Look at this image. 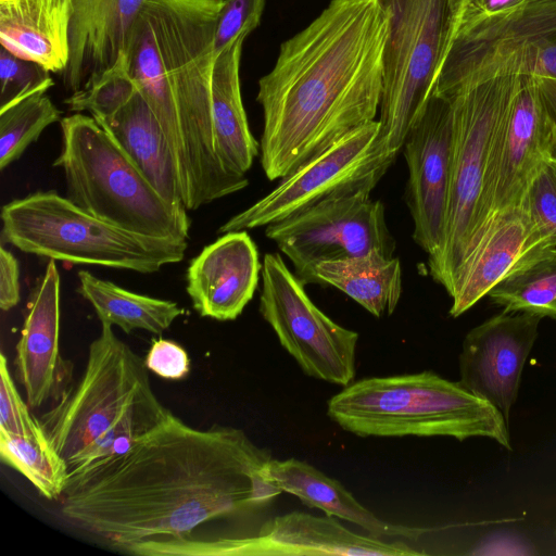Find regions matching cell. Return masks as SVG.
I'll return each instance as SVG.
<instances>
[{
  "mask_svg": "<svg viewBox=\"0 0 556 556\" xmlns=\"http://www.w3.org/2000/svg\"><path fill=\"white\" fill-rule=\"evenodd\" d=\"M270 459L241 429H197L169 413L127 453L68 481L61 514L122 551L189 535L211 519L269 505L281 493L265 476Z\"/></svg>",
  "mask_w": 556,
  "mask_h": 556,
  "instance_id": "1",
  "label": "cell"
},
{
  "mask_svg": "<svg viewBox=\"0 0 556 556\" xmlns=\"http://www.w3.org/2000/svg\"><path fill=\"white\" fill-rule=\"evenodd\" d=\"M388 33L389 12L379 0H332L281 43L256 94L261 165L269 180L376 119Z\"/></svg>",
  "mask_w": 556,
  "mask_h": 556,
  "instance_id": "2",
  "label": "cell"
},
{
  "mask_svg": "<svg viewBox=\"0 0 556 556\" xmlns=\"http://www.w3.org/2000/svg\"><path fill=\"white\" fill-rule=\"evenodd\" d=\"M224 0H146L127 47L130 74L177 160L184 204L193 211L244 189L214 148V35Z\"/></svg>",
  "mask_w": 556,
  "mask_h": 556,
  "instance_id": "3",
  "label": "cell"
},
{
  "mask_svg": "<svg viewBox=\"0 0 556 556\" xmlns=\"http://www.w3.org/2000/svg\"><path fill=\"white\" fill-rule=\"evenodd\" d=\"M519 75H500L452 94L453 143L444 240L428 258L432 279L450 294L456 274L485 231L500 148Z\"/></svg>",
  "mask_w": 556,
  "mask_h": 556,
  "instance_id": "4",
  "label": "cell"
},
{
  "mask_svg": "<svg viewBox=\"0 0 556 556\" xmlns=\"http://www.w3.org/2000/svg\"><path fill=\"white\" fill-rule=\"evenodd\" d=\"M327 415L358 437H484L511 450L494 405L430 370L352 382L330 397Z\"/></svg>",
  "mask_w": 556,
  "mask_h": 556,
  "instance_id": "5",
  "label": "cell"
},
{
  "mask_svg": "<svg viewBox=\"0 0 556 556\" xmlns=\"http://www.w3.org/2000/svg\"><path fill=\"white\" fill-rule=\"evenodd\" d=\"M65 197L92 216L131 233L187 240L188 211L170 205L92 116L60 121Z\"/></svg>",
  "mask_w": 556,
  "mask_h": 556,
  "instance_id": "6",
  "label": "cell"
},
{
  "mask_svg": "<svg viewBox=\"0 0 556 556\" xmlns=\"http://www.w3.org/2000/svg\"><path fill=\"white\" fill-rule=\"evenodd\" d=\"M1 236L22 252L72 264L152 274L185 257L187 240L128 232L55 191H37L1 208Z\"/></svg>",
  "mask_w": 556,
  "mask_h": 556,
  "instance_id": "7",
  "label": "cell"
},
{
  "mask_svg": "<svg viewBox=\"0 0 556 556\" xmlns=\"http://www.w3.org/2000/svg\"><path fill=\"white\" fill-rule=\"evenodd\" d=\"M389 12L379 108L387 149L402 151L453 40L464 0H379Z\"/></svg>",
  "mask_w": 556,
  "mask_h": 556,
  "instance_id": "8",
  "label": "cell"
},
{
  "mask_svg": "<svg viewBox=\"0 0 556 556\" xmlns=\"http://www.w3.org/2000/svg\"><path fill=\"white\" fill-rule=\"evenodd\" d=\"M500 75L556 79V0L459 23L433 92L448 96Z\"/></svg>",
  "mask_w": 556,
  "mask_h": 556,
  "instance_id": "9",
  "label": "cell"
},
{
  "mask_svg": "<svg viewBox=\"0 0 556 556\" xmlns=\"http://www.w3.org/2000/svg\"><path fill=\"white\" fill-rule=\"evenodd\" d=\"M153 392L146 367L112 325L101 331L88 352L84 374L39 418L42 429L70 466L140 397Z\"/></svg>",
  "mask_w": 556,
  "mask_h": 556,
  "instance_id": "10",
  "label": "cell"
},
{
  "mask_svg": "<svg viewBox=\"0 0 556 556\" xmlns=\"http://www.w3.org/2000/svg\"><path fill=\"white\" fill-rule=\"evenodd\" d=\"M396 156L381 138L379 121L366 123L305 161L218 232L268 226L325 200L370 194Z\"/></svg>",
  "mask_w": 556,
  "mask_h": 556,
  "instance_id": "11",
  "label": "cell"
},
{
  "mask_svg": "<svg viewBox=\"0 0 556 556\" xmlns=\"http://www.w3.org/2000/svg\"><path fill=\"white\" fill-rule=\"evenodd\" d=\"M127 552L142 556H417L403 541L387 542L349 530L334 517L292 511L265 522L257 534L215 540L189 535L138 542Z\"/></svg>",
  "mask_w": 556,
  "mask_h": 556,
  "instance_id": "12",
  "label": "cell"
},
{
  "mask_svg": "<svg viewBox=\"0 0 556 556\" xmlns=\"http://www.w3.org/2000/svg\"><path fill=\"white\" fill-rule=\"evenodd\" d=\"M260 313L281 346L313 378L346 387L355 378L358 333L321 312L279 253L262 264Z\"/></svg>",
  "mask_w": 556,
  "mask_h": 556,
  "instance_id": "13",
  "label": "cell"
},
{
  "mask_svg": "<svg viewBox=\"0 0 556 556\" xmlns=\"http://www.w3.org/2000/svg\"><path fill=\"white\" fill-rule=\"evenodd\" d=\"M265 235L290 260L304 283L314 282V268L324 261H338L377 251L394 256L381 201L369 194L325 200L283 220L270 224Z\"/></svg>",
  "mask_w": 556,
  "mask_h": 556,
  "instance_id": "14",
  "label": "cell"
},
{
  "mask_svg": "<svg viewBox=\"0 0 556 556\" xmlns=\"http://www.w3.org/2000/svg\"><path fill=\"white\" fill-rule=\"evenodd\" d=\"M452 143V101L432 92L402 147L408 167L405 200L414 223L413 239L428 258L440 252L444 240Z\"/></svg>",
  "mask_w": 556,
  "mask_h": 556,
  "instance_id": "15",
  "label": "cell"
},
{
  "mask_svg": "<svg viewBox=\"0 0 556 556\" xmlns=\"http://www.w3.org/2000/svg\"><path fill=\"white\" fill-rule=\"evenodd\" d=\"M541 319L502 312L472 328L463 342L460 386L494 405L507 424Z\"/></svg>",
  "mask_w": 556,
  "mask_h": 556,
  "instance_id": "16",
  "label": "cell"
},
{
  "mask_svg": "<svg viewBox=\"0 0 556 556\" xmlns=\"http://www.w3.org/2000/svg\"><path fill=\"white\" fill-rule=\"evenodd\" d=\"M554 140L555 124L538 78L519 76L500 148L485 231L494 218L520 206L532 178L551 157Z\"/></svg>",
  "mask_w": 556,
  "mask_h": 556,
  "instance_id": "17",
  "label": "cell"
},
{
  "mask_svg": "<svg viewBox=\"0 0 556 556\" xmlns=\"http://www.w3.org/2000/svg\"><path fill=\"white\" fill-rule=\"evenodd\" d=\"M60 285L54 260H49L29 294L15 348V375L30 409L56 402L72 380L73 365L60 353Z\"/></svg>",
  "mask_w": 556,
  "mask_h": 556,
  "instance_id": "18",
  "label": "cell"
},
{
  "mask_svg": "<svg viewBox=\"0 0 556 556\" xmlns=\"http://www.w3.org/2000/svg\"><path fill=\"white\" fill-rule=\"evenodd\" d=\"M262 270L256 244L245 230L225 232L204 247L187 269V293L202 317L236 319L252 300Z\"/></svg>",
  "mask_w": 556,
  "mask_h": 556,
  "instance_id": "19",
  "label": "cell"
},
{
  "mask_svg": "<svg viewBox=\"0 0 556 556\" xmlns=\"http://www.w3.org/2000/svg\"><path fill=\"white\" fill-rule=\"evenodd\" d=\"M146 0H72L68 60L60 75L72 93L127 53L134 25Z\"/></svg>",
  "mask_w": 556,
  "mask_h": 556,
  "instance_id": "20",
  "label": "cell"
},
{
  "mask_svg": "<svg viewBox=\"0 0 556 556\" xmlns=\"http://www.w3.org/2000/svg\"><path fill=\"white\" fill-rule=\"evenodd\" d=\"M542 250L521 206L493 219L473 252L458 269L450 292V315L458 317L472 307L518 263Z\"/></svg>",
  "mask_w": 556,
  "mask_h": 556,
  "instance_id": "21",
  "label": "cell"
},
{
  "mask_svg": "<svg viewBox=\"0 0 556 556\" xmlns=\"http://www.w3.org/2000/svg\"><path fill=\"white\" fill-rule=\"evenodd\" d=\"M267 480L285 493L298 497L305 506L318 508L326 515L352 522L368 534L384 539L417 540L428 528L391 523L364 507L338 480L332 479L295 458H271L265 467Z\"/></svg>",
  "mask_w": 556,
  "mask_h": 556,
  "instance_id": "22",
  "label": "cell"
},
{
  "mask_svg": "<svg viewBox=\"0 0 556 556\" xmlns=\"http://www.w3.org/2000/svg\"><path fill=\"white\" fill-rule=\"evenodd\" d=\"M72 14V0H0L1 47L61 75Z\"/></svg>",
  "mask_w": 556,
  "mask_h": 556,
  "instance_id": "23",
  "label": "cell"
},
{
  "mask_svg": "<svg viewBox=\"0 0 556 556\" xmlns=\"http://www.w3.org/2000/svg\"><path fill=\"white\" fill-rule=\"evenodd\" d=\"M97 123L165 201L187 210L177 160L156 116L139 91L114 116Z\"/></svg>",
  "mask_w": 556,
  "mask_h": 556,
  "instance_id": "24",
  "label": "cell"
},
{
  "mask_svg": "<svg viewBox=\"0 0 556 556\" xmlns=\"http://www.w3.org/2000/svg\"><path fill=\"white\" fill-rule=\"evenodd\" d=\"M242 36L215 60L212 76V123L215 153L230 173L245 175L260 153L244 111L240 88Z\"/></svg>",
  "mask_w": 556,
  "mask_h": 556,
  "instance_id": "25",
  "label": "cell"
},
{
  "mask_svg": "<svg viewBox=\"0 0 556 556\" xmlns=\"http://www.w3.org/2000/svg\"><path fill=\"white\" fill-rule=\"evenodd\" d=\"M314 282L332 286L375 317L391 315L402 293L400 260L377 251L338 261H324L314 268Z\"/></svg>",
  "mask_w": 556,
  "mask_h": 556,
  "instance_id": "26",
  "label": "cell"
},
{
  "mask_svg": "<svg viewBox=\"0 0 556 556\" xmlns=\"http://www.w3.org/2000/svg\"><path fill=\"white\" fill-rule=\"evenodd\" d=\"M77 278V292L91 304L101 324L126 333L141 329L162 334L184 313L173 301L134 293L88 270H79Z\"/></svg>",
  "mask_w": 556,
  "mask_h": 556,
  "instance_id": "27",
  "label": "cell"
},
{
  "mask_svg": "<svg viewBox=\"0 0 556 556\" xmlns=\"http://www.w3.org/2000/svg\"><path fill=\"white\" fill-rule=\"evenodd\" d=\"M488 295L505 313L556 318V247L528 254Z\"/></svg>",
  "mask_w": 556,
  "mask_h": 556,
  "instance_id": "28",
  "label": "cell"
},
{
  "mask_svg": "<svg viewBox=\"0 0 556 556\" xmlns=\"http://www.w3.org/2000/svg\"><path fill=\"white\" fill-rule=\"evenodd\" d=\"M169 413L154 392L137 400L114 426L90 443L68 466L67 482L127 453Z\"/></svg>",
  "mask_w": 556,
  "mask_h": 556,
  "instance_id": "29",
  "label": "cell"
},
{
  "mask_svg": "<svg viewBox=\"0 0 556 556\" xmlns=\"http://www.w3.org/2000/svg\"><path fill=\"white\" fill-rule=\"evenodd\" d=\"M0 456L21 472L48 500L60 501L68 478V465L46 433L21 437L0 430Z\"/></svg>",
  "mask_w": 556,
  "mask_h": 556,
  "instance_id": "30",
  "label": "cell"
},
{
  "mask_svg": "<svg viewBox=\"0 0 556 556\" xmlns=\"http://www.w3.org/2000/svg\"><path fill=\"white\" fill-rule=\"evenodd\" d=\"M62 112L46 93L28 97L0 111V169L18 160Z\"/></svg>",
  "mask_w": 556,
  "mask_h": 556,
  "instance_id": "31",
  "label": "cell"
},
{
  "mask_svg": "<svg viewBox=\"0 0 556 556\" xmlns=\"http://www.w3.org/2000/svg\"><path fill=\"white\" fill-rule=\"evenodd\" d=\"M138 91L130 74L127 53L108 71L89 80L64 100L68 110L87 111L94 121H105L123 109Z\"/></svg>",
  "mask_w": 556,
  "mask_h": 556,
  "instance_id": "32",
  "label": "cell"
},
{
  "mask_svg": "<svg viewBox=\"0 0 556 556\" xmlns=\"http://www.w3.org/2000/svg\"><path fill=\"white\" fill-rule=\"evenodd\" d=\"M520 206L526 212L541 249L556 247V159L539 168Z\"/></svg>",
  "mask_w": 556,
  "mask_h": 556,
  "instance_id": "33",
  "label": "cell"
},
{
  "mask_svg": "<svg viewBox=\"0 0 556 556\" xmlns=\"http://www.w3.org/2000/svg\"><path fill=\"white\" fill-rule=\"evenodd\" d=\"M51 72L40 64L0 50V111L46 91L54 85Z\"/></svg>",
  "mask_w": 556,
  "mask_h": 556,
  "instance_id": "34",
  "label": "cell"
},
{
  "mask_svg": "<svg viewBox=\"0 0 556 556\" xmlns=\"http://www.w3.org/2000/svg\"><path fill=\"white\" fill-rule=\"evenodd\" d=\"M265 0H224L214 35L216 58L242 36H248L261 21Z\"/></svg>",
  "mask_w": 556,
  "mask_h": 556,
  "instance_id": "35",
  "label": "cell"
},
{
  "mask_svg": "<svg viewBox=\"0 0 556 556\" xmlns=\"http://www.w3.org/2000/svg\"><path fill=\"white\" fill-rule=\"evenodd\" d=\"M0 430L21 437L45 432L17 391L3 353L0 355Z\"/></svg>",
  "mask_w": 556,
  "mask_h": 556,
  "instance_id": "36",
  "label": "cell"
},
{
  "mask_svg": "<svg viewBox=\"0 0 556 556\" xmlns=\"http://www.w3.org/2000/svg\"><path fill=\"white\" fill-rule=\"evenodd\" d=\"M144 364L150 371L165 379H182L190 371V358L186 350L166 339L153 341Z\"/></svg>",
  "mask_w": 556,
  "mask_h": 556,
  "instance_id": "37",
  "label": "cell"
},
{
  "mask_svg": "<svg viewBox=\"0 0 556 556\" xmlns=\"http://www.w3.org/2000/svg\"><path fill=\"white\" fill-rule=\"evenodd\" d=\"M21 300L20 268L15 256L4 247L0 249V308H13Z\"/></svg>",
  "mask_w": 556,
  "mask_h": 556,
  "instance_id": "38",
  "label": "cell"
},
{
  "mask_svg": "<svg viewBox=\"0 0 556 556\" xmlns=\"http://www.w3.org/2000/svg\"><path fill=\"white\" fill-rule=\"evenodd\" d=\"M530 0H464L459 23H468L514 11Z\"/></svg>",
  "mask_w": 556,
  "mask_h": 556,
  "instance_id": "39",
  "label": "cell"
},
{
  "mask_svg": "<svg viewBox=\"0 0 556 556\" xmlns=\"http://www.w3.org/2000/svg\"><path fill=\"white\" fill-rule=\"evenodd\" d=\"M538 81L555 124V140L551 157L556 159V79L538 78Z\"/></svg>",
  "mask_w": 556,
  "mask_h": 556,
  "instance_id": "40",
  "label": "cell"
},
{
  "mask_svg": "<svg viewBox=\"0 0 556 556\" xmlns=\"http://www.w3.org/2000/svg\"><path fill=\"white\" fill-rule=\"evenodd\" d=\"M555 534H556V530H555Z\"/></svg>",
  "mask_w": 556,
  "mask_h": 556,
  "instance_id": "41",
  "label": "cell"
}]
</instances>
